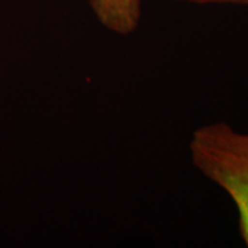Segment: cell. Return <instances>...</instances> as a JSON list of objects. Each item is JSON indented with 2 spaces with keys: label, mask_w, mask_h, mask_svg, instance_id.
I'll list each match as a JSON object with an SVG mask.
<instances>
[{
  "label": "cell",
  "mask_w": 248,
  "mask_h": 248,
  "mask_svg": "<svg viewBox=\"0 0 248 248\" xmlns=\"http://www.w3.org/2000/svg\"><path fill=\"white\" fill-rule=\"evenodd\" d=\"M189 151L196 169L233 200L240 236L248 247V134L223 122L207 124L192 134Z\"/></svg>",
  "instance_id": "obj_1"
},
{
  "label": "cell",
  "mask_w": 248,
  "mask_h": 248,
  "mask_svg": "<svg viewBox=\"0 0 248 248\" xmlns=\"http://www.w3.org/2000/svg\"><path fill=\"white\" fill-rule=\"evenodd\" d=\"M181 1H189L196 4H239L248 7V0H181Z\"/></svg>",
  "instance_id": "obj_3"
},
{
  "label": "cell",
  "mask_w": 248,
  "mask_h": 248,
  "mask_svg": "<svg viewBox=\"0 0 248 248\" xmlns=\"http://www.w3.org/2000/svg\"><path fill=\"white\" fill-rule=\"evenodd\" d=\"M101 25L117 35H131L140 25L141 0H89Z\"/></svg>",
  "instance_id": "obj_2"
}]
</instances>
